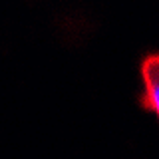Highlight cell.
Segmentation results:
<instances>
[{
    "instance_id": "1",
    "label": "cell",
    "mask_w": 159,
    "mask_h": 159,
    "mask_svg": "<svg viewBox=\"0 0 159 159\" xmlns=\"http://www.w3.org/2000/svg\"><path fill=\"white\" fill-rule=\"evenodd\" d=\"M141 78L145 84V96L141 103L143 107L155 111L159 117V54H147L141 62Z\"/></svg>"
}]
</instances>
